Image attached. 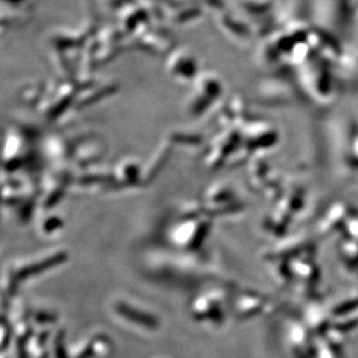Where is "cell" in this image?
<instances>
[{"label": "cell", "instance_id": "obj_1", "mask_svg": "<svg viewBox=\"0 0 358 358\" xmlns=\"http://www.w3.org/2000/svg\"><path fill=\"white\" fill-rule=\"evenodd\" d=\"M192 315L197 321L220 322L223 312L218 296L213 292L199 296L192 304Z\"/></svg>", "mask_w": 358, "mask_h": 358}, {"label": "cell", "instance_id": "obj_2", "mask_svg": "<svg viewBox=\"0 0 358 358\" xmlns=\"http://www.w3.org/2000/svg\"><path fill=\"white\" fill-rule=\"evenodd\" d=\"M115 311L119 313L120 317L129 322L137 324L139 327L153 331L159 326V320L155 315L143 311L141 308H135L125 301H117L115 305Z\"/></svg>", "mask_w": 358, "mask_h": 358}, {"label": "cell", "instance_id": "obj_3", "mask_svg": "<svg viewBox=\"0 0 358 358\" xmlns=\"http://www.w3.org/2000/svg\"><path fill=\"white\" fill-rule=\"evenodd\" d=\"M208 230L209 229H208L206 224L193 225V227H190V229L183 227L182 229H180L178 234H176L173 241L178 246L186 248V250H196L206 241Z\"/></svg>", "mask_w": 358, "mask_h": 358}, {"label": "cell", "instance_id": "obj_4", "mask_svg": "<svg viewBox=\"0 0 358 358\" xmlns=\"http://www.w3.org/2000/svg\"><path fill=\"white\" fill-rule=\"evenodd\" d=\"M66 257H68V255H66L65 252H59V253L54 254V255H51V257H47L44 260L26 266V267L22 268L20 271H17V273H14L12 275V278L17 283L20 280H26L29 276L41 274V273H43V271H48V269L54 268L55 266L63 264L64 261H66Z\"/></svg>", "mask_w": 358, "mask_h": 358}, {"label": "cell", "instance_id": "obj_5", "mask_svg": "<svg viewBox=\"0 0 358 358\" xmlns=\"http://www.w3.org/2000/svg\"><path fill=\"white\" fill-rule=\"evenodd\" d=\"M48 331H42L38 336H31L27 345V355L31 358H48Z\"/></svg>", "mask_w": 358, "mask_h": 358}, {"label": "cell", "instance_id": "obj_6", "mask_svg": "<svg viewBox=\"0 0 358 358\" xmlns=\"http://www.w3.org/2000/svg\"><path fill=\"white\" fill-rule=\"evenodd\" d=\"M93 340L95 357H107L113 352V343L108 336L103 334L95 335Z\"/></svg>", "mask_w": 358, "mask_h": 358}, {"label": "cell", "instance_id": "obj_7", "mask_svg": "<svg viewBox=\"0 0 358 358\" xmlns=\"http://www.w3.org/2000/svg\"><path fill=\"white\" fill-rule=\"evenodd\" d=\"M31 317L38 324H49V322H54L57 319L56 315L49 313V312H38V313L31 315Z\"/></svg>", "mask_w": 358, "mask_h": 358}, {"label": "cell", "instance_id": "obj_8", "mask_svg": "<svg viewBox=\"0 0 358 358\" xmlns=\"http://www.w3.org/2000/svg\"><path fill=\"white\" fill-rule=\"evenodd\" d=\"M1 331H3V335H1L3 350H5V349H6L7 343H8V340H10L12 334H13V331L10 329V326H7L6 319H5V317H3V328H1Z\"/></svg>", "mask_w": 358, "mask_h": 358}]
</instances>
